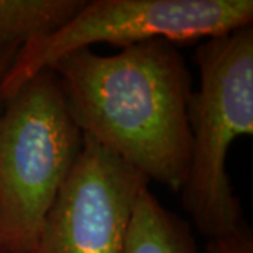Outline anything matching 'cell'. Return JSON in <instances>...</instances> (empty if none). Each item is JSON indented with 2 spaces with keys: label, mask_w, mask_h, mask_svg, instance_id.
Here are the masks:
<instances>
[{
  "label": "cell",
  "mask_w": 253,
  "mask_h": 253,
  "mask_svg": "<svg viewBox=\"0 0 253 253\" xmlns=\"http://www.w3.org/2000/svg\"><path fill=\"white\" fill-rule=\"evenodd\" d=\"M82 135L148 180L181 191L190 162V75L172 42L152 40L114 55L79 49L51 68Z\"/></svg>",
  "instance_id": "6da1fadb"
},
{
  "label": "cell",
  "mask_w": 253,
  "mask_h": 253,
  "mask_svg": "<svg viewBox=\"0 0 253 253\" xmlns=\"http://www.w3.org/2000/svg\"><path fill=\"white\" fill-rule=\"evenodd\" d=\"M197 65L200 86L189 103L190 162L181 196L196 226L217 238L241 228L226 156L235 139L253 134L252 26L206 40Z\"/></svg>",
  "instance_id": "7a4b0ae2"
},
{
  "label": "cell",
  "mask_w": 253,
  "mask_h": 253,
  "mask_svg": "<svg viewBox=\"0 0 253 253\" xmlns=\"http://www.w3.org/2000/svg\"><path fill=\"white\" fill-rule=\"evenodd\" d=\"M83 135L52 69L0 113V218L9 253H33L44 218L81 155Z\"/></svg>",
  "instance_id": "3957f363"
},
{
  "label": "cell",
  "mask_w": 253,
  "mask_h": 253,
  "mask_svg": "<svg viewBox=\"0 0 253 253\" xmlns=\"http://www.w3.org/2000/svg\"><path fill=\"white\" fill-rule=\"evenodd\" d=\"M252 0H94L54 34L20 48L0 84L4 101L65 55L110 44L121 49L152 40L190 42L252 26Z\"/></svg>",
  "instance_id": "277c9868"
},
{
  "label": "cell",
  "mask_w": 253,
  "mask_h": 253,
  "mask_svg": "<svg viewBox=\"0 0 253 253\" xmlns=\"http://www.w3.org/2000/svg\"><path fill=\"white\" fill-rule=\"evenodd\" d=\"M148 181L83 136L81 155L44 218L33 253H124L132 207Z\"/></svg>",
  "instance_id": "5b68a950"
},
{
  "label": "cell",
  "mask_w": 253,
  "mask_h": 253,
  "mask_svg": "<svg viewBox=\"0 0 253 253\" xmlns=\"http://www.w3.org/2000/svg\"><path fill=\"white\" fill-rule=\"evenodd\" d=\"M124 253H197L189 226L169 212L148 189L136 196Z\"/></svg>",
  "instance_id": "8992f818"
},
{
  "label": "cell",
  "mask_w": 253,
  "mask_h": 253,
  "mask_svg": "<svg viewBox=\"0 0 253 253\" xmlns=\"http://www.w3.org/2000/svg\"><path fill=\"white\" fill-rule=\"evenodd\" d=\"M84 0H0V48H20L45 38L72 20Z\"/></svg>",
  "instance_id": "52a82bcc"
},
{
  "label": "cell",
  "mask_w": 253,
  "mask_h": 253,
  "mask_svg": "<svg viewBox=\"0 0 253 253\" xmlns=\"http://www.w3.org/2000/svg\"><path fill=\"white\" fill-rule=\"evenodd\" d=\"M208 253H253L251 235L239 228L234 234L211 238L207 245Z\"/></svg>",
  "instance_id": "ba28073f"
},
{
  "label": "cell",
  "mask_w": 253,
  "mask_h": 253,
  "mask_svg": "<svg viewBox=\"0 0 253 253\" xmlns=\"http://www.w3.org/2000/svg\"><path fill=\"white\" fill-rule=\"evenodd\" d=\"M17 54V51H13V49H1L0 48V84L3 82V78L9 69L10 63L13 62L14 56Z\"/></svg>",
  "instance_id": "9c48e42d"
},
{
  "label": "cell",
  "mask_w": 253,
  "mask_h": 253,
  "mask_svg": "<svg viewBox=\"0 0 253 253\" xmlns=\"http://www.w3.org/2000/svg\"><path fill=\"white\" fill-rule=\"evenodd\" d=\"M0 253H9L6 236H4V231H3V225H1V218H0Z\"/></svg>",
  "instance_id": "30bf717a"
}]
</instances>
